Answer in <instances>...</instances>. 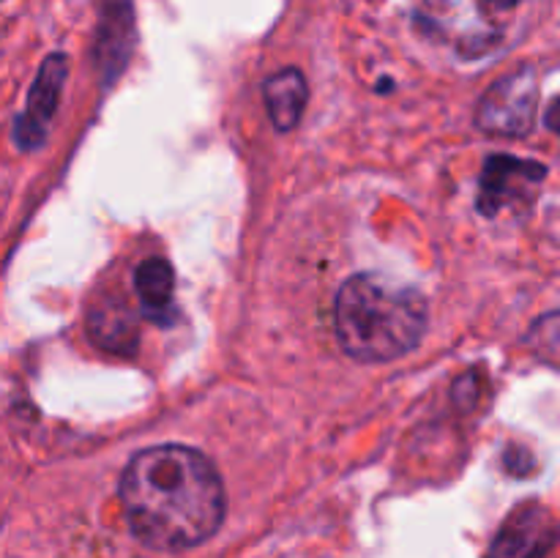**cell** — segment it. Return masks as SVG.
Masks as SVG:
<instances>
[{
  "label": "cell",
  "instance_id": "cell-9",
  "mask_svg": "<svg viewBox=\"0 0 560 558\" xmlns=\"http://www.w3.org/2000/svg\"><path fill=\"white\" fill-rule=\"evenodd\" d=\"M88 332L98 348L118 356H131L137 350V323L126 306L98 304L88 317Z\"/></svg>",
  "mask_w": 560,
  "mask_h": 558
},
{
  "label": "cell",
  "instance_id": "cell-2",
  "mask_svg": "<svg viewBox=\"0 0 560 558\" xmlns=\"http://www.w3.org/2000/svg\"><path fill=\"white\" fill-rule=\"evenodd\" d=\"M430 312L424 295L383 274H353L334 301V332L345 353L383 364L424 339Z\"/></svg>",
  "mask_w": 560,
  "mask_h": 558
},
{
  "label": "cell",
  "instance_id": "cell-5",
  "mask_svg": "<svg viewBox=\"0 0 560 558\" xmlns=\"http://www.w3.org/2000/svg\"><path fill=\"white\" fill-rule=\"evenodd\" d=\"M556 545V520L550 509L530 501L503 520L487 558H545Z\"/></svg>",
  "mask_w": 560,
  "mask_h": 558
},
{
  "label": "cell",
  "instance_id": "cell-3",
  "mask_svg": "<svg viewBox=\"0 0 560 558\" xmlns=\"http://www.w3.org/2000/svg\"><path fill=\"white\" fill-rule=\"evenodd\" d=\"M536 104H539V85H536L534 69L512 71L485 93L476 124L487 135H528L536 120Z\"/></svg>",
  "mask_w": 560,
  "mask_h": 558
},
{
  "label": "cell",
  "instance_id": "cell-1",
  "mask_svg": "<svg viewBox=\"0 0 560 558\" xmlns=\"http://www.w3.org/2000/svg\"><path fill=\"white\" fill-rule=\"evenodd\" d=\"M126 523L153 550H189L211 539L228 512L217 465L184 443L137 452L120 476Z\"/></svg>",
  "mask_w": 560,
  "mask_h": 558
},
{
  "label": "cell",
  "instance_id": "cell-7",
  "mask_svg": "<svg viewBox=\"0 0 560 558\" xmlns=\"http://www.w3.org/2000/svg\"><path fill=\"white\" fill-rule=\"evenodd\" d=\"M262 98H266L268 118L277 131H293L304 118L306 102H310V85L299 69L277 71L262 82Z\"/></svg>",
  "mask_w": 560,
  "mask_h": 558
},
{
  "label": "cell",
  "instance_id": "cell-4",
  "mask_svg": "<svg viewBox=\"0 0 560 558\" xmlns=\"http://www.w3.org/2000/svg\"><path fill=\"white\" fill-rule=\"evenodd\" d=\"M545 175L547 167L539 162L506 156V153L490 156L485 164V173H481L479 211L485 217H498V211H503L506 206L530 200Z\"/></svg>",
  "mask_w": 560,
  "mask_h": 558
},
{
  "label": "cell",
  "instance_id": "cell-10",
  "mask_svg": "<svg viewBox=\"0 0 560 558\" xmlns=\"http://www.w3.org/2000/svg\"><path fill=\"white\" fill-rule=\"evenodd\" d=\"M492 3H495L498 9H514V5H517L520 0H492Z\"/></svg>",
  "mask_w": 560,
  "mask_h": 558
},
{
  "label": "cell",
  "instance_id": "cell-8",
  "mask_svg": "<svg viewBox=\"0 0 560 558\" xmlns=\"http://www.w3.org/2000/svg\"><path fill=\"white\" fill-rule=\"evenodd\" d=\"M135 290L151 321L167 323L175 306V271L164 257H148L135 271Z\"/></svg>",
  "mask_w": 560,
  "mask_h": 558
},
{
  "label": "cell",
  "instance_id": "cell-6",
  "mask_svg": "<svg viewBox=\"0 0 560 558\" xmlns=\"http://www.w3.org/2000/svg\"><path fill=\"white\" fill-rule=\"evenodd\" d=\"M66 71H69V60H66L63 53H52L44 60L42 69H38L31 88V96H27L25 113L16 118L14 126V140L25 151L38 148L47 140L49 124H52L55 109H58V96L63 91Z\"/></svg>",
  "mask_w": 560,
  "mask_h": 558
}]
</instances>
